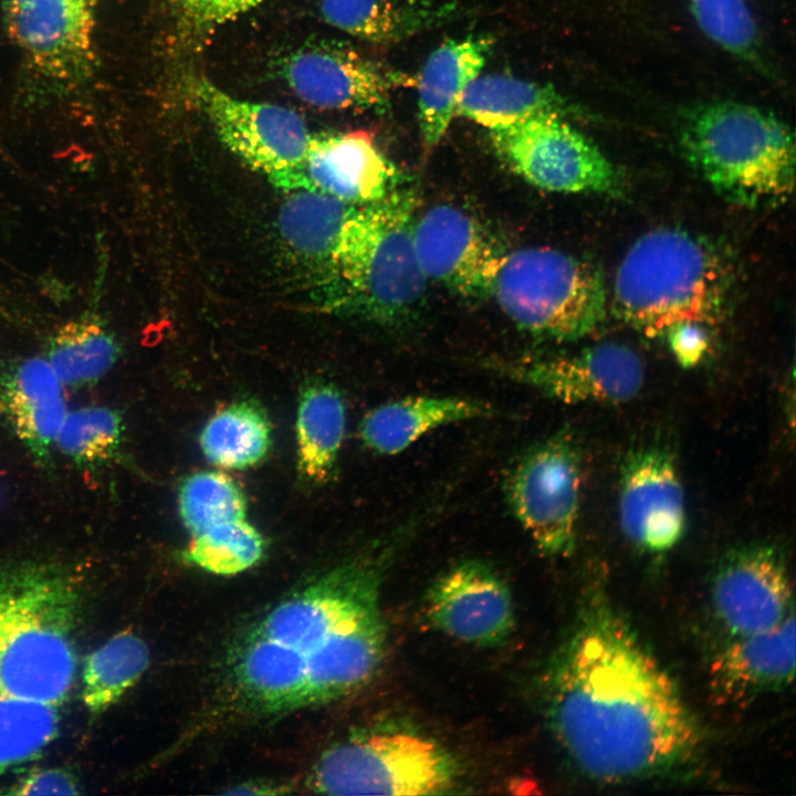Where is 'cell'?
I'll return each instance as SVG.
<instances>
[{
    "label": "cell",
    "mask_w": 796,
    "mask_h": 796,
    "mask_svg": "<svg viewBox=\"0 0 796 796\" xmlns=\"http://www.w3.org/2000/svg\"><path fill=\"white\" fill-rule=\"evenodd\" d=\"M543 690L553 734L595 781L662 774L698 747L699 727L674 681L601 590L583 603Z\"/></svg>",
    "instance_id": "1"
},
{
    "label": "cell",
    "mask_w": 796,
    "mask_h": 796,
    "mask_svg": "<svg viewBox=\"0 0 796 796\" xmlns=\"http://www.w3.org/2000/svg\"><path fill=\"white\" fill-rule=\"evenodd\" d=\"M391 543L335 566L276 604L239 641L231 681L260 715L327 704L360 690L378 672L387 630L380 578Z\"/></svg>",
    "instance_id": "2"
},
{
    "label": "cell",
    "mask_w": 796,
    "mask_h": 796,
    "mask_svg": "<svg viewBox=\"0 0 796 796\" xmlns=\"http://www.w3.org/2000/svg\"><path fill=\"white\" fill-rule=\"evenodd\" d=\"M80 585L52 562L0 563V695L60 706L78 669Z\"/></svg>",
    "instance_id": "3"
},
{
    "label": "cell",
    "mask_w": 796,
    "mask_h": 796,
    "mask_svg": "<svg viewBox=\"0 0 796 796\" xmlns=\"http://www.w3.org/2000/svg\"><path fill=\"white\" fill-rule=\"evenodd\" d=\"M734 266L724 249L699 234L661 228L639 237L612 282L615 316L649 337L673 324L718 323L734 292Z\"/></svg>",
    "instance_id": "4"
},
{
    "label": "cell",
    "mask_w": 796,
    "mask_h": 796,
    "mask_svg": "<svg viewBox=\"0 0 796 796\" xmlns=\"http://www.w3.org/2000/svg\"><path fill=\"white\" fill-rule=\"evenodd\" d=\"M415 211L413 191L398 188L356 208L323 270L329 308L390 323L416 306L428 280L413 248Z\"/></svg>",
    "instance_id": "5"
},
{
    "label": "cell",
    "mask_w": 796,
    "mask_h": 796,
    "mask_svg": "<svg viewBox=\"0 0 796 796\" xmlns=\"http://www.w3.org/2000/svg\"><path fill=\"white\" fill-rule=\"evenodd\" d=\"M681 146L709 185L732 203L771 207L794 191V134L767 111L732 101L699 107L685 121Z\"/></svg>",
    "instance_id": "6"
},
{
    "label": "cell",
    "mask_w": 796,
    "mask_h": 796,
    "mask_svg": "<svg viewBox=\"0 0 796 796\" xmlns=\"http://www.w3.org/2000/svg\"><path fill=\"white\" fill-rule=\"evenodd\" d=\"M491 296L523 331L555 341H577L606 317L600 270L566 252L527 247L504 254Z\"/></svg>",
    "instance_id": "7"
},
{
    "label": "cell",
    "mask_w": 796,
    "mask_h": 796,
    "mask_svg": "<svg viewBox=\"0 0 796 796\" xmlns=\"http://www.w3.org/2000/svg\"><path fill=\"white\" fill-rule=\"evenodd\" d=\"M461 767L431 737L402 729L355 732L322 753L306 787L325 795L452 793Z\"/></svg>",
    "instance_id": "8"
},
{
    "label": "cell",
    "mask_w": 796,
    "mask_h": 796,
    "mask_svg": "<svg viewBox=\"0 0 796 796\" xmlns=\"http://www.w3.org/2000/svg\"><path fill=\"white\" fill-rule=\"evenodd\" d=\"M8 33L38 88L70 95L95 71L98 0H0Z\"/></svg>",
    "instance_id": "9"
},
{
    "label": "cell",
    "mask_w": 796,
    "mask_h": 796,
    "mask_svg": "<svg viewBox=\"0 0 796 796\" xmlns=\"http://www.w3.org/2000/svg\"><path fill=\"white\" fill-rule=\"evenodd\" d=\"M489 133L499 158L540 189L607 196L625 189L620 170L562 114H540Z\"/></svg>",
    "instance_id": "10"
},
{
    "label": "cell",
    "mask_w": 796,
    "mask_h": 796,
    "mask_svg": "<svg viewBox=\"0 0 796 796\" xmlns=\"http://www.w3.org/2000/svg\"><path fill=\"white\" fill-rule=\"evenodd\" d=\"M580 481V449L566 429L528 447L507 474L512 512L545 555L565 556L575 547Z\"/></svg>",
    "instance_id": "11"
},
{
    "label": "cell",
    "mask_w": 796,
    "mask_h": 796,
    "mask_svg": "<svg viewBox=\"0 0 796 796\" xmlns=\"http://www.w3.org/2000/svg\"><path fill=\"white\" fill-rule=\"evenodd\" d=\"M192 91L221 142L271 182L303 160L312 135L293 111L241 100L206 78L197 80Z\"/></svg>",
    "instance_id": "12"
},
{
    "label": "cell",
    "mask_w": 796,
    "mask_h": 796,
    "mask_svg": "<svg viewBox=\"0 0 796 796\" xmlns=\"http://www.w3.org/2000/svg\"><path fill=\"white\" fill-rule=\"evenodd\" d=\"M712 605L731 638L777 626L794 611L789 575L779 551L753 543L726 552L713 577Z\"/></svg>",
    "instance_id": "13"
},
{
    "label": "cell",
    "mask_w": 796,
    "mask_h": 796,
    "mask_svg": "<svg viewBox=\"0 0 796 796\" xmlns=\"http://www.w3.org/2000/svg\"><path fill=\"white\" fill-rule=\"evenodd\" d=\"M494 369L565 404L628 401L645 379L640 356L612 342L569 356L500 363Z\"/></svg>",
    "instance_id": "14"
},
{
    "label": "cell",
    "mask_w": 796,
    "mask_h": 796,
    "mask_svg": "<svg viewBox=\"0 0 796 796\" xmlns=\"http://www.w3.org/2000/svg\"><path fill=\"white\" fill-rule=\"evenodd\" d=\"M413 248L429 281L458 294L491 296L503 253L486 230L452 205H437L415 220Z\"/></svg>",
    "instance_id": "15"
},
{
    "label": "cell",
    "mask_w": 796,
    "mask_h": 796,
    "mask_svg": "<svg viewBox=\"0 0 796 796\" xmlns=\"http://www.w3.org/2000/svg\"><path fill=\"white\" fill-rule=\"evenodd\" d=\"M283 75L302 101L325 109H383L396 90L416 83L408 74L328 43L292 53L284 62Z\"/></svg>",
    "instance_id": "16"
},
{
    "label": "cell",
    "mask_w": 796,
    "mask_h": 796,
    "mask_svg": "<svg viewBox=\"0 0 796 796\" xmlns=\"http://www.w3.org/2000/svg\"><path fill=\"white\" fill-rule=\"evenodd\" d=\"M285 191H311L363 206L395 189L396 171L363 129L312 135L301 164L272 182Z\"/></svg>",
    "instance_id": "17"
},
{
    "label": "cell",
    "mask_w": 796,
    "mask_h": 796,
    "mask_svg": "<svg viewBox=\"0 0 796 796\" xmlns=\"http://www.w3.org/2000/svg\"><path fill=\"white\" fill-rule=\"evenodd\" d=\"M426 612L444 635L491 647L506 640L515 624L510 588L481 561L458 563L440 575L426 595Z\"/></svg>",
    "instance_id": "18"
},
{
    "label": "cell",
    "mask_w": 796,
    "mask_h": 796,
    "mask_svg": "<svg viewBox=\"0 0 796 796\" xmlns=\"http://www.w3.org/2000/svg\"><path fill=\"white\" fill-rule=\"evenodd\" d=\"M618 514L624 534L638 548L663 553L680 542L685 501L669 452L646 448L628 455L621 467Z\"/></svg>",
    "instance_id": "19"
},
{
    "label": "cell",
    "mask_w": 796,
    "mask_h": 796,
    "mask_svg": "<svg viewBox=\"0 0 796 796\" xmlns=\"http://www.w3.org/2000/svg\"><path fill=\"white\" fill-rule=\"evenodd\" d=\"M795 675L794 611L763 632L732 638L710 668V685L723 703L786 688Z\"/></svg>",
    "instance_id": "20"
},
{
    "label": "cell",
    "mask_w": 796,
    "mask_h": 796,
    "mask_svg": "<svg viewBox=\"0 0 796 796\" xmlns=\"http://www.w3.org/2000/svg\"><path fill=\"white\" fill-rule=\"evenodd\" d=\"M491 48L486 38L450 39L436 48L416 77L417 118L425 156L440 143Z\"/></svg>",
    "instance_id": "21"
},
{
    "label": "cell",
    "mask_w": 796,
    "mask_h": 796,
    "mask_svg": "<svg viewBox=\"0 0 796 796\" xmlns=\"http://www.w3.org/2000/svg\"><path fill=\"white\" fill-rule=\"evenodd\" d=\"M62 387L40 357L15 364L0 379V412L39 460L48 457L67 415Z\"/></svg>",
    "instance_id": "22"
},
{
    "label": "cell",
    "mask_w": 796,
    "mask_h": 796,
    "mask_svg": "<svg viewBox=\"0 0 796 796\" xmlns=\"http://www.w3.org/2000/svg\"><path fill=\"white\" fill-rule=\"evenodd\" d=\"M480 400L452 396H415L383 404L365 415L359 425L364 444L375 453H400L423 434L446 425L492 413Z\"/></svg>",
    "instance_id": "23"
},
{
    "label": "cell",
    "mask_w": 796,
    "mask_h": 796,
    "mask_svg": "<svg viewBox=\"0 0 796 796\" xmlns=\"http://www.w3.org/2000/svg\"><path fill=\"white\" fill-rule=\"evenodd\" d=\"M320 10L334 28L389 46L451 18L454 7L431 0H320Z\"/></svg>",
    "instance_id": "24"
},
{
    "label": "cell",
    "mask_w": 796,
    "mask_h": 796,
    "mask_svg": "<svg viewBox=\"0 0 796 796\" xmlns=\"http://www.w3.org/2000/svg\"><path fill=\"white\" fill-rule=\"evenodd\" d=\"M346 423L344 399L335 386L312 381L296 412L297 469L311 483L326 482L336 465Z\"/></svg>",
    "instance_id": "25"
},
{
    "label": "cell",
    "mask_w": 796,
    "mask_h": 796,
    "mask_svg": "<svg viewBox=\"0 0 796 796\" xmlns=\"http://www.w3.org/2000/svg\"><path fill=\"white\" fill-rule=\"evenodd\" d=\"M564 107L563 98L547 85L503 74H479L464 91L455 115L490 132L540 114H562Z\"/></svg>",
    "instance_id": "26"
},
{
    "label": "cell",
    "mask_w": 796,
    "mask_h": 796,
    "mask_svg": "<svg viewBox=\"0 0 796 796\" xmlns=\"http://www.w3.org/2000/svg\"><path fill=\"white\" fill-rule=\"evenodd\" d=\"M357 207L323 193L289 191L280 208L279 230L294 254L323 271Z\"/></svg>",
    "instance_id": "27"
},
{
    "label": "cell",
    "mask_w": 796,
    "mask_h": 796,
    "mask_svg": "<svg viewBox=\"0 0 796 796\" xmlns=\"http://www.w3.org/2000/svg\"><path fill=\"white\" fill-rule=\"evenodd\" d=\"M121 353L113 332L98 314L87 312L59 327L46 360L63 386L84 387L103 378Z\"/></svg>",
    "instance_id": "28"
},
{
    "label": "cell",
    "mask_w": 796,
    "mask_h": 796,
    "mask_svg": "<svg viewBox=\"0 0 796 796\" xmlns=\"http://www.w3.org/2000/svg\"><path fill=\"white\" fill-rule=\"evenodd\" d=\"M146 642L133 631H121L86 658L82 669V701L92 714L115 704L143 677L149 666Z\"/></svg>",
    "instance_id": "29"
},
{
    "label": "cell",
    "mask_w": 796,
    "mask_h": 796,
    "mask_svg": "<svg viewBox=\"0 0 796 796\" xmlns=\"http://www.w3.org/2000/svg\"><path fill=\"white\" fill-rule=\"evenodd\" d=\"M205 457L226 469H245L261 461L271 444V428L261 407L242 400L216 412L200 433Z\"/></svg>",
    "instance_id": "30"
},
{
    "label": "cell",
    "mask_w": 796,
    "mask_h": 796,
    "mask_svg": "<svg viewBox=\"0 0 796 796\" xmlns=\"http://www.w3.org/2000/svg\"><path fill=\"white\" fill-rule=\"evenodd\" d=\"M59 724L57 705L0 695V775L41 756Z\"/></svg>",
    "instance_id": "31"
},
{
    "label": "cell",
    "mask_w": 796,
    "mask_h": 796,
    "mask_svg": "<svg viewBox=\"0 0 796 796\" xmlns=\"http://www.w3.org/2000/svg\"><path fill=\"white\" fill-rule=\"evenodd\" d=\"M178 507L184 525L196 536L217 525L244 519L247 499L229 475L205 471L182 481Z\"/></svg>",
    "instance_id": "32"
},
{
    "label": "cell",
    "mask_w": 796,
    "mask_h": 796,
    "mask_svg": "<svg viewBox=\"0 0 796 796\" xmlns=\"http://www.w3.org/2000/svg\"><path fill=\"white\" fill-rule=\"evenodd\" d=\"M265 541L244 519L217 525L192 536L182 557L216 575L242 573L264 556Z\"/></svg>",
    "instance_id": "33"
},
{
    "label": "cell",
    "mask_w": 796,
    "mask_h": 796,
    "mask_svg": "<svg viewBox=\"0 0 796 796\" xmlns=\"http://www.w3.org/2000/svg\"><path fill=\"white\" fill-rule=\"evenodd\" d=\"M122 434L123 421L116 410L84 407L67 411L55 444L76 464L97 465L115 457Z\"/></svg>",
    "instance_id": "34"
},
{
    "label": "cell",
    "mask_w": 796,
    "mask_h": 796,
    "mask_svg": "<svg viewBox=\"0 0 796 796\" xmlns=\"http://www.w3.org/2000/svg\"><path fill=\"white\" fill-rule=\"evenodd\" d=\"M690 8L700 29L714 43L742 59L755 57L758 33L744 0H690Z\"/></svg>",
    "instance_id": "35"
},
{
    "label": "cell",
    "mask_w": 796,
    "mask_h": 796,
    "mask_svg": "<svg viewBox=\"0 0 796 796\" xmlns=\"http://www.w3.org/2000/svg\"><path fill=\"white\" fill-rule=\"evenodd\" d=\"M190 34L203 36L251 10L263 0H169Z\"/></svg>",
    "instance_id": "36"
},
{
    "label": "cell",
    "mask_w": 796,
    "mask_h": 796,
    "mask_svg": "<svg viewBox=\"0 0 796 796\" xmlns=\"http://www.w3.org/2000/svg\"><path fill=\"white\" fill-rule=\"evenodd\" d=\"M663 336L674 359L683 368L696 366L706 355L710 346L706 325L696 322L675 323Z\"/></svg>",
    "instance_id": "37"
},
{
    "label": "cell",
    "mask_w": 796,
    "mask_h": 796,
    "mask_svg": "<svg viewBox=\"0 0 796 796\" xmlns=\"http://www.w3.org/2000/svg\"><path fill=\"white\" fill-rule=\"evenodd\" d=\"M11 795H77L78 784L71 772L43 768L28 773L10 786Z\"/></svg>",
    "instance_id": "38"
},
{
    "label": "cell",
    "mask_w": 796,
    "mask_h": 796,
    "mask_svg": "<svg viewBox=\"0 0 796 796\" xmlns=\"http://www.w3.org/2000/svg\"><path fill=\"white\" fill-rule=\"evenodd\" d=\"M291 785L289 784H270V783H244L234 786L232 789L223 792L224 794L233 795H264V794H286L290 793Z\"/></svg>",
    "instance_id": "39"
},
{
    "label": "cell",
    "mask_w": 796,
    "mask_h": 796,
    "mask_svg": "<svg viewBox=\"0 0 796 796\" xmlns=\"http://www.w3.org/2000/svg\"><path fill=\"white\" fill-rule=\"evenodd\" d=\"M4 311H6V308H4V306L2 305V303L0 302V315L3 314Z\"/></svg>",
    "instance_id": "40"
}]
</instances>
